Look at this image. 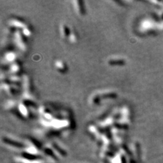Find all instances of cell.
Here are the masks:
<instances>
[{"label": "cell", "mask_w": 163, "mask_h": 163, "mask_svg": "<svg viewBox=\"0 0 163 163\" xmlns=\"http://www.w3.org/2000/svg\"><path fill=\"white\" fill-rule=\"evenodd\" d=\"M75 4V10L78 14L80 15H83L85 13V9L84 6V2L83 1H75L73 2Z\"/></svg>", "instance_id": "6da1fadb"}, {"label": "cell", "mask_w": 163, "mask_h": 163, "mask_svg": "<svg viewBox=\"0 0 163 163\" xmlns=\"http://www.w3.org/2000/svg\"><path fill=\"white\" fill-rule=\"evenodd\" d=\"M108 63L111 65H122L125 64V60L121 58H112L110 59L108 61Z\"/></svg>", "instance_id": "7a4b0ae2"}, {"label": "cell", "mask_w": 163, "mask_h": 163, "mask_svg": "<svg viewBox=\"0 0 163 163\" xmlns=\"http://www.w3.org/2000/svg\"><path fill=\"white\" fill-rule=\"evenodd\" d=\"M56 67L59 72H65V66L61 61H58L56 63Z\"/></svg>", "instance_id": "277c9868"}, {"label": "cell", "mask_w": 163, "mask_h": 163, "mask_svg": "<svg viewBox=\"0 0 163 163\" xmlns=\"http://www.w3.org/2000/svg\"><path fill=\"white\" fill-rule=\"evenodd\" d=\"M61 34L64 37H69V38H70L71 33H72V31H70V28H69V27L65 25L61 26Z\"/></svg>", "instance_id": "3957f363"}]
</instances>
